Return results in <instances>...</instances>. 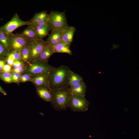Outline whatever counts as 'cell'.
Segmentation results:
<instances>
[{"instance_id":"obj_1","label":"cell","mask_w":139,"mask_h":139,"mask_svg":"<svg viewBox=\"0 0 139 139\" xmlns=\"http://www.w3.org/2000/svg\"><path fill=\"white\" fill-rule=\"evenodd\" d=\"M71 70L68 67L61 65L54 67L49 73V83L51 91L68 88V75Z\"/></svg>"},{"instance_id":"obj_2","label":"cell","mask_w":139,"mask_h":139,"mask_svg":"<svg viewBox=\"0 0 139 139\" xmlns=\"http://www.w3.org/2000/svg\"><path fill=\"white\" fill-rule=\"evenodd\" d=\"M51 91L52 98L50 102L53 108L58 111L66 110L72 94L68 88Z\"/></svg>"},{"instance_id":"obj_3","label":"cell","mask_w":139,"mask_h":139,"mask_svg":"<svg viewBox=\"0 0 139 139\" xmlns=\"http://www.w3.org/2000/svg\"><path fill=\"white\" fill-rule=\"evenodd\" d=\"M48 25L50 30L63 31L68 25L65 11H51L49 14Z\"/></svg>"},{"instance_id":"obj_4","label":"cell","mask_w":139,"mask_h":139,"mask_svg":"<svg viewBox=\"0 0 139 139\" xmlns=\"http://www.w3.org/2000/svg\"><path fill=\"white\" fill-rule=\"evenodd\" d=\"M27 64L24 72L32 76L49 72L55 67L47 62L37 59L30 61Z\"/></svg>"},{"instance_id":"obj_5","label":"cell","mask_w":139,"mask_h":139,"mask_svg":"<svg viewBox=\"0 0 139 139\" xmlns=\"http://www.w3.org/2000/svg\"><path fill=\"white\" fill-rule=\"evenodd\" d=\"M89 103L85 97L72 94L69 101L68 107L72 111L85 112L89 107Z\"/></svg>"},{"instance_id":"obj_6","label":"cell","mask_w":139,"mask_h":139,"mask_svg":"<svg viewBox=\"0 0 139 139\" xmlns=\"http://www.w3.org/2000/svg\"><path fill=\"white\" fill-rule=\"evenodd\" d=\"M30 24L29 21H24L22 20L18 14H14L11 19L2 26L0 29L8 34L12 33V32L21 26Z\"/></svg>"},{"instance_id":"obj_7","label":"cell","mask_w":139,"mask_h":139,"mask_svg":"<svg viewBox=\"0 0 139 139\" xmlns=\"http://www.w3.org/2000/svg\"><path fill=\"white\" fill-rule=\"evenodd\" d=\"M48 44L43 39L29 41V45L30 61L36 59Z\"/></svg>"},{"instance_id":"obj_8","label":"cell","mask_w":139,"mask_h":139,"mask_svg":"<svg viewBox=\"0 0 139 139\" xmlns=\"http://www.w3.org/2000/svg\"><path fill=\"white\" fill-rule=\"evenodd\" d=\"M29 41L20 34H9L10 51H21L28 44Z\"/></svg>"},{"instance_id":"obj_9","label":"cell","mask_w":139,"mask_h":139,"mask_svg":"<svg viewBox=\"0 0 139 139\" xmlns=\"http://www.w3.org/2000/svg\"><path fill=\"white\" fill-rule=\"evenodd\" d=\"M49 72L33 76L31 82L33 84L36 89L45 88L50 90L49 83Z\"/></svg>"},{"instance_id":"obj_10","label":"cell","mask_w":139,"mask_h":139,"mask_svg":"<svg viewBox=\"0 0 139 139\" xmlns=\"http://www.w3.org/2000/svg\"><path fill=\"white\" fill-rule=\"evenodd\" d=\"M49 14L47 11H42L35 14L31 19L29 20L30 26L34 27L37 26L48 24Z\"/></svg>"},{"instance_id":"obj_11","label":"cell","mask_w":139,"mask_h":139,"mask_svg":"<svg viewBox=\"0 0 139 139\" xmlns=\"http://www.w3.org/2000/svg\"><path fill=\"white\" fill-rule=\"evenodd\" d=\"M75 31V27L68 26L62 32L61 41L70 45Z\"/></svg>"},{"instance_id":"obj_12","label":"cell","mask_w":139,"mask_h":139,"mask_svg":"<svg viewBox=\"0 0 139 139\" xmlns=\"http://www.w3.org/2000/svg\"><path fill=\"white\" fill-rule=\"evenodd\" d=\"M62 32L57 30L51 31L46 42L52 46L55 45L61 41Z\"/></svg>"},{"instance_id":"obj_13","label":"cell","mask_w":139,"mask_h":139,"mask_svg":"<svg viewBox=\"0 0 139 139\" xmlns=\"http://www.w3.org/2000/svg\"><path fill=\"white\" fill-rule=\"evenodd\" d=\"M70 92L72 94L85 97L86 91V86L84 81L68 88Z\"/></svg>"},{"instance_id":"obj_14","label":"cell","mask_w":139,"mask_h":139,"mask_svg":"<svg viewBox=\"0 0 139 139\" xmlns=\"http://www.w3.org/2000/svg\"><path fill=\"white\" fill-rule=\"evenodd\" d=\"M33 28L35 30L38 39H43L44 37L48 35L50 30L48 24L39 25Z\"/></svg>"},{"instance_id":"obj_15","label":"cell","mask_w":139,"mask_h":139,"mask_svg":"<svg viewBox=\"0 0 139 139\" xmlns=\"http://www.w3.org/2000/svg\"><path fill=\"white\" fill-rule=\"evenodd\" d=\"M70 45L61 41L55 45L53 46L54 53H65L72 55V53L70 49Z\"/></svg>"},{"instance_id":"obj_16","label":"cell","mask_w":139,"mask_h":139,"mask_svg":"<svg viewBox=\"0 0 139 139\" xmlns=\"http://www.w3.org/2000/svg\"><path fill=\"white\" fill-rule=\"evenodd\" d=\"M54 53L53 46L48 44L41 53L36 59L48 63L49 58Z\"/></svg>"},{"instance_id":"obj_17","label":"cell","mask_w":139,"mask_h":139,"mask_svg":"<svg viewBox=\"0 0 139 139\" xmlns=\"http://www.w3.org/2000/svg\"><path fill=\"white\" fill-rule=\"evenodd\" d=\"M5 59L6 63L12 66L15 61L21 59V51H10Z\"/></svg>"},{"instance_id":"obj_18","label":"cell","mask_w":139,"mask_h":139,"mask_svg":"<svg viewBox=\"0 0 139 139\" xmlns=\"http://www.w3.org/2000/svg\"><path fill=\"white\" fill-rule=\"evenodd\" d=\"M37 93L39 97L42 99L47 102H51L52 98L51 91L45 88L36 89Z\"/></svg>"},{"instance_id":"obj_19","label":"cell","mask_w":139,"mask_h":139,"mask_svg":"<svg viewBox=\"0 0 139 139\" xmlns=\"http://www.w3.org/2000/svg\"><path fill=\"white\" fill-rule=\"evenodd\" d=\"M20 34L29 41L38 39L34 28L30 26H28Z\"/></svg>"},{"instance_id":"obj_20","label":"cell","mask_w":139,"mask_h":139,"mask_svg":"<svg viewBox=\"0 0 139 139\" xmlns=\"http://www.w3.org/2000/svg\"><path fill=\"white\" fill-rule=\"evenodd\" d=\"M68 81L70 86H73L84 81L82 77L71 70L68 74Z\"/></svg>"},{"instance_id":"obj_21","label":"cell","mask_w":139,"mask_h":139,"mask_svg":"<svg viewBox=\"0 0 139 139\" xmlns=\"http://www.w3.org/2000/svg\"><path fill=\"white\" fill-rule=\"evenodd\" d=\"M0 43L4 46L9 51H10L9 35L2 30L0 28Z\"/></svg>"},{"instance_id":"obj_22","label":"cell","mask_w":139,"mask_h":139,"mask_svg":"<svg viewBox=\"0 0 139 139\" xmlns=\"http://www.w3.org/2000/svg\"><path fill=\"white\" fill-rule=\"evenodd\" d=\"M21 59L25 62L28 63L30 62V54L29 43L21 50Z\"/></svg>"},{"instance_id":"obj_23","label":"cell","mask_w":139,"mask_h":139,"mask_svg":"<svg viewBox=\"0 0 139 139\" xmlns=\"http://www.w3.org/2000/svg\"><path fill=\"white\" fill-rule=\"evenodd\" d=\"M0 79L7 83H13L11 73L5 72L0 73Z\"/></svg>"},{"instance_id":"obj_24","label":"cell","mask_w":139,"mask_h":139,"mask_svg":"<svg viewBox=\"0 0 139 139\" xmlns=\"http://www.w3.org/2000/svg\"><path fill=\"white\" fill-rule=\"evenodd\" d=\"M33 76L28 73L24 72L21 74L19 82L25 83L27 82H31Z\"/></svg>"},{"instance_id":"obj_25","label":"cell","mask_w":139,"mask_h":139,"mask_svg":"<svg viewBox=\"0 0 139 139\" xmlns=\"http://www.w3.org/2000/svg\"><path fill=\"white\" fill-rule=\"evenodd\" d=\"M9 51L0 43V58H5Z\"/></svg>"},{"instance_id":"obj_26","label":"cell","mask_w":139,"mask_h":139,"mask_svg":"<svg viewBox=\"0 0 139 139\" xmlns=\"http://www.w3.org/2000/svg\"><path fill=\"white\" fill-rule=\"evenodd\" d=\"M11 73L12 82L17 83L19 82L21 74L14 72H11Z\"/></svg>"},{"instance_id":"obj_27","label":"cell","mask_w":139,"mask_h":139,"mask_svg":"<svg viewBox=\"0 0 139 139\" xmlns=\"http://www.w3.org/2000/svg\"><path fill=\"white\" fill-rule=\"evenodd\" d=\"M26 68V66L16 68H13L11 72L16 73L22 74L24 72Z\"/></svg>"},{"instance_id":"obj_28","label":"cell","mask_w":139,"mask_h":139,"mask_svg":"<svg viewBox=\"0 0 139 139\" xmlns=\"http://www.w3.org/2000/svg\"><path fill=\"white\" fill-rule=\"evenodd\" d=\"M24 62L21 59L15 61L12 66L13 68H16L25 66Z\"/></svg>"},{"instance_id":"obj_29","label":"cell","mask_w":139,"mask_h":139,"mask_svg":"<svg viewBox=\"0 0 139 139\" xmlns=\"http://www.w3.org/2000/svg\"><path fill=\"white\" fill-rule=\"evenodd\" d=\"M12 69V66L6 63L4 66L1 72L11 73Z\"/></svg>"},{"instance_id":"obj_30","label":"cell","mask_w":139,"mask_h":139,"mask_svg":"<svg viewBox=\"0 0 139 139\" xmlns=\"http://www.w3.org/2000/svg\"><path fill=\"white\" fill-rule=\"evenodd\" d=\"M6 63L5 58H0V73L2 72L4 66Z\"/></svg>"},{"instance_id":"obj_31","label":"cell","mask_w":139,"mask_h":139,"mask_svg":"<svg viewBox=\"0 0 139 139\" xmlns=\"http://www.w3.org/2000/svg\"><path fill=\"white\" fill-rule=\"evenodd\" d=\"M0 92L4 95H7L6 92L3 89L0 85Z\"/></svg>"}]
</instances>
